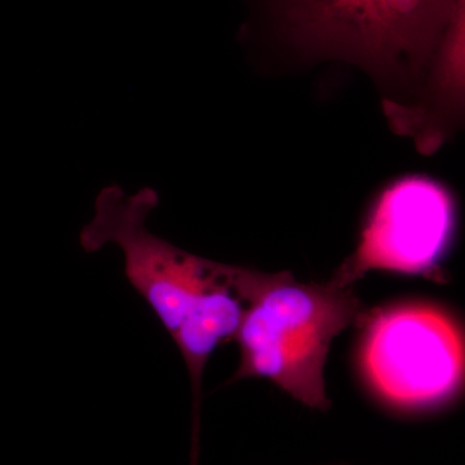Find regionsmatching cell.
<instances>
[{
	"label": "cell",
	"mask_w": 465,
	"mask_h": 465,
	"mask_svg": "<svg viewBox=\"0 0 465 465\" xmlns=\"http://www.w3.org/2000/svg\"><path fill=\"white\" fill-rule=\"evenodd\" d=\"M464 0H280L287 33L390 84L423 74Z\"/></svg>",
	"instance_id": "cell-2"
},
{
	"label": "cell",
	"mask_w": 465,
	"mask_h": 465,
	"mask_svg": "<svg viewBox=\"0 0 465 465\" xmlns=\"http://www.w3.org/2000/svg\"><path fill=\"white\" fill-rule=\"evenodd\" d=\"M358 363L372 393L402 412L439 409L464 384V332L446 309L403 302L363 314Z\"/></svg>",
	"instance_id": "cell-3"
},
{
	"label": "cell",
	"mask_w": 465,
	"mask_h": 465,
	"mask_svg": "<svg viewBox=\"0 0 465 465\" xmlns=\"http://www.w3.org/2000/svg\"><path fill=\"white\" fill-rule=\"evenodd\" d=\"M366 313L351 287L300 283L289 272L247 305L234 341L240 365L229 384L264 378L311 409L326 411L324 366L333 339Z\"/></svg>",
	"instance_id": "cell-1"
},
{
	"label": "cell",
	"mask_w": 465,
	"mask_h": 465,
	"mask_svg": "<svg viewBox=\"0 0 465 465\" xmlns=\"http://www.w3.org/2000/svg\"><path fill=\"white\" fill-rule=\"evenodd\" d=\"M158 204V193L149 186L134 193L116 183L104 186L79 243L87 253L112 244L122 251L125 278L173 338L197 300L232 282L240 266L193 255L154 234L148 220Z\"/></svg>",
	"instance_id": "cell-4"
},
{
	"label": "cell",
	"mask_w": 465,
	"mask_h": 465,
	"mask_svg": "<svg viewBox=\"0 0 465 465\" xmlns=\"http://www.w3.org/2000/svg\"><path fill=\"white\" fill-rule=\"evenodd\" d=\"M454 226V203L442 186L424 177L401 180L376 202L356 251L329 282L351 287L371 271L440 280Z\"/></svg>",
	"instance_id": "cell-5"
}]
</instances>
